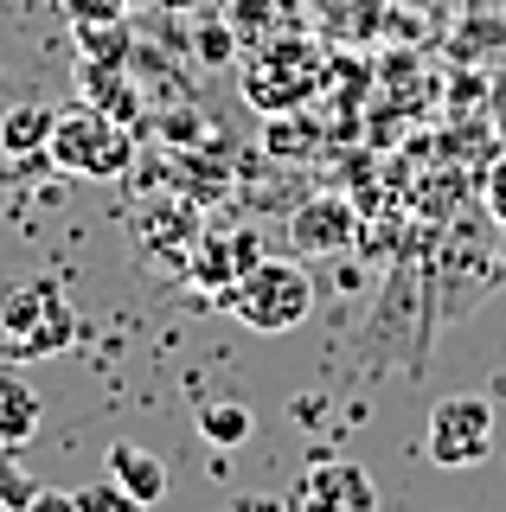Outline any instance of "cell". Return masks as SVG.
Here are the masks:
<instances>
[{
    "mask_svg": "<svg viewBox=\"0 0 506 512\" xmlns=\"http://www.w3.org/2000/svg\"><path fill=\"white\" fill-rule=\"evenodd\" d=\"M295 512H378V487L359 461H314L295 480Z\"/></svg>",
    "mask_w": 506,
    "mask_h": 512,
    "instance_id": "cell-6",
    "label": "cell"
},
{
    "mask_svg": "<svg viewBox=\"0 0 506 512\" xmlns=\"http://www.w3.org/2000/svg\"><path fill=\"white\" fill-rule=\"evenodd\" d=\"M263 263V244L257 231H225V237H205L199 244V263H193V282L212 288V295H225L237 276H250V269Z\"/></svg>",
    "mask_w": 506,
    "mask_h": 512,
    "instance_id": "cell-8",
    "label": "cell"
},
{
    "mask_svg": "<svg viewBox=\"0 0 506 512\" xmlns=\"http://www.w3.org/2000/svg\"><path fill=\"white\" fill-rule=\"evenodd\" d=\"M109 480H116L122 493H135L141 506H161L167 500V461L148 455V448H135V442L109 448Z\"/></svg>",
    "mask_w": 506,
    "mask_h": 512,
    "instance_id": "cell-9",
    "label": "cell"
},
{
    "mask_svg": "<svg viewBox=\"0 0 506 512\" xmlns=\"http://www.w3.org/2000/svg\"><path fill=\"white\" fill-rule=\"evenodd\" d=\"M26 512H77V493H65V487H39Z\"/></svg>",
    "mask_w": 506,
    "mask_h": 512,
    "instance_id": "cell-15",
    "label": "cell"
},
{
    "mask_svg": "<svg viewBox=\"0 0 506 512\" xmlns=\"http://www.w3.org/2000/svg\"><path fill=\"white\" fill-rule=\"evenodd\" d=\"M45 154H52L65 173H77V180H116V173L129 167L135 141H129V128L109 122L103 109H65V116H52Z\"/></svg>",
    "mask_w": 506,
    "mask_h": 512,
    "instance_id": "cell-3",
    "label": "cell"
},
{
    "mask_svg": "<svg viewBox=\"0 0 506 512\" xmlns=\"http://www.w3.org/2000/svg\"><path fill=\"white\" fill-rule=\"evenodd\" d=\"M237 512H295L289 500H250V506H237Z\"/></svg>",
    "mask_w": 506,
    "mask_h": 512,
    "instance_id": "cell-18",
    "label": "cell"
},
{
    "mask_svg": "<svg viewBox=\"0 0 506 512\" xmlns=\"http://www.w3.org/2000/svg\"><path fill=\"white\" fill-rule=\"evenodd\" d=\"M314 77H321V52H314L308 39H270L244 64V96H250V109H263V116H289V109L314 90Z\"/></svg>",
    "mask_w": 506,
    "mask_h": 512,
    "instance_id": "cell-4",
    "label": "cell"
},
{
    "mask_svg": "<svg viewBox=\"0 0 506 512\" xmlns=\"http://www.w3.org/2000/svg\"><path fill=\"white\" fill-rule=\"evenodd\" d=\"M494 448V404L487 397H442L423 429V455L436 468H481Z\"/></svg>",
    "mask_w": 506,
    "mask_h": 512,
    "instance_id": "cell-5",
    "label": "cell"
},
{
    "mask_svg": "<svg viewBox=\"0 0 506 512\" xmlns=\"http://www.w3.org/2000/svg\"><path fill=\"white\" fill-rule=\"evenodd\" d=\"M45 423V397L20 372H0V448H26Z\"/></svg>",
    "mask_w": 506,
    "mask_h": 512,
    "instance_id": "cell-10",
    "label": "cell"
},
{
    "mask_svg": "<svg viewBox=\"0 0 506 512\" xmlns=\"http://www.w3.org/2000/svg\"><path fill=\"white\" fill-rule=\"evenodd\" d=\"M218 308H225L237 327L250 333H289L302 327L314 314V282L302 263H276V256H263L250 276H237L225 295H218Z\"/></svg>",
    "mask_w": 506,
    "mask_h": 512,
    "instance_id": "cell-2",
    "label": "cell"
},
{
    "mask_svg": "<svg viewBox=\"0 0 506 512\" xmlns=\"http://www.w3.org/2000/svg\"><path fill=\"white\" fill-rule=\"evenodd\" d=\"M0 141H13V148H33V141H52V116H45V109H20L13 122H0Z\"/></svg>",
    "mask_w": 506,
    "mask_h": 512,
    "instance_id": "cell-14",
    "label": "cell"
},
{
    "mask_svg": "<svg viewBox=\"0 0 506 512\" xmlns=\"http://www.w3.org/2000/svg\"><path fill=\"white\" fill-rule=\"evenodd\" d=\"M289 237H295V256H346L353 250V237H359V218H353V205L346 199H308L302 212L289 218Z\"/></svg>",
    "mask_w": 506,
    "mask_h": 512,
    "instance_id": "cell-7",
    "label": "cell"
},
{
    "mask_svg": "<svg viewBox=\"0 0 506 512\" xmlns=\"http://www.w3.org/2000/svg\"><path fill=\"white\" fill-rule=\"evenodd\" d=\"M250 429H257V416H250L244 404H199V436L212 442V448H237V442H250Z\"/></svg>",
    "mask_w": 506,
    "mask_h": 512,
    "instance_id": "cell-11",
    "label": "cell"
},
{
    "mask_svg": "<svg viewBox=\"0 0 506 512\" xmlns=\"http://www.w3.org/2000/svg\"><path fill=\"white\" fill-rule=\"evenodd\" d=\"M33 493H39V480L13 461V448H0V512H26Z\"/></svg>",
    "mask_w": 506,
    "mask_h": 512,
    "instance_id": "cell-12",
    "label": "cell"
},
{
    "mask_svg": "<svg viewBox=\"0 0 506 512\" xmlns=\"http://www.w3.org/2000/svg\"><path fill=\"white\" fill-rule=\"evenodd\" d=\"M129 0H71V13L77 20H97V13H122Z\"/></svg>",
    "mask_w": 506,
    "mask_h": 512,
    "instance_id": "cell-17",
    "label": "cell"
},
{
    "mask_svg": "<svg viewBox=\"0 0 506 512\" xmlns=\"http://www.w3.org/2000/svg\"><path fill=\"white\" fill-rule=\"evenodd\" d=\"M77 340V308L58 282H13L0 288V359L7 365H39L71 352Z\"/></svg>",
    "mask_w": 506,
    "mask_h": 512,
    "instance_id": "cell-1",
    "label": "cell"
},
{
    "mask_svg": "<svg viewBox=\"0 0 506 512\" xmlns=\"http://www.w3.org/2000/svg\"><path fill=\"white\" fill-rule=\"evenodd\" d=\"M487 212H494V218L506 224V160H500L494 173H487Z\"/></svg>",
    "mask_w": 506,
    "mask_h": 512,
    "instance_id": "cell-16",
    "label": "cell"
},
{
    "mask_svg": "<svg viewBox=\"0 0 506 512\" xmlns=\"http://www.w3.org/2000/svg\"><path fill=\"white\" fill-rule=\"evenodd\" d=\"M77 512H154V506H141L135 493H122V487H116V480H97V487L77 493Z\"/></svg>",
    "mask_w": 506,
    "mask_h": 512,
    "instance_id": "cell-13",
    "label": "cell"
}]
</instances>
